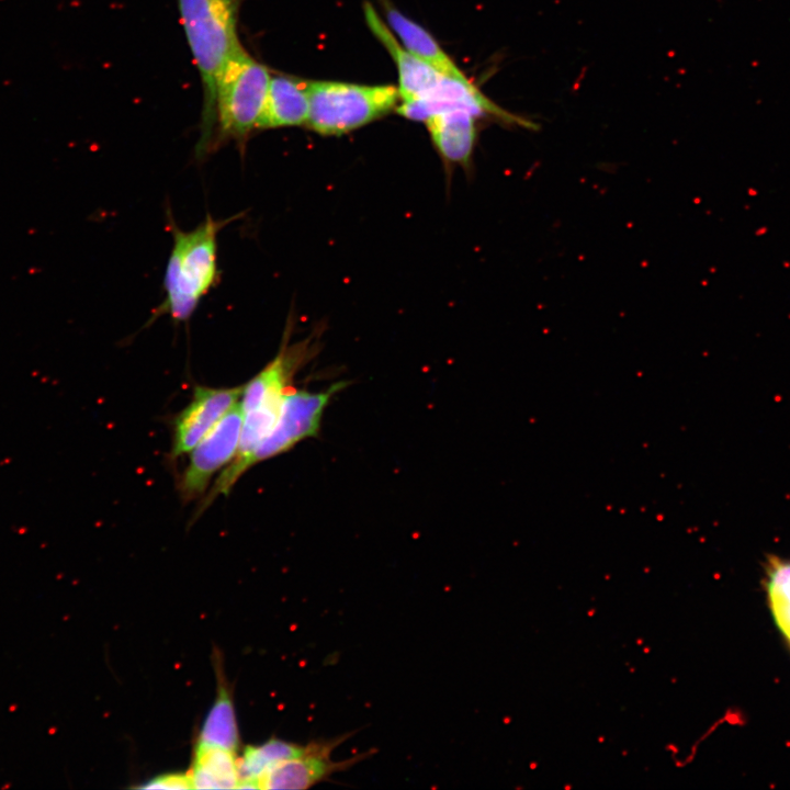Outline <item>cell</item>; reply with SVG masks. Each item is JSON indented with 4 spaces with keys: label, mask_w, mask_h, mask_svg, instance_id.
<instances>
[{
    "label": "cell",
    "mask_w": 790,
    "mask_h": 790,
    "mask_svg": "<svg viewBox=\"0 0 790 790\" xmlns=\"http://www.w3.org/2000/svg\"><path fill=\"white\" fill-rule=\"evenodd\" d=\"M369 30L392 57L398 75L399 101L421 99L431 93L447 75L407 50L370 2L363 5Z\"/></svg>",
    "instance_id": "ba28073f"
},
{
    "label": "cell",
    "mask_w": 790,
    "mask_h": 790,
    "mask_svg": "<svg viewBox=\"0 0 790 790\" xmlns=\"http://www.w3.org/2000/svg\"><path fill=\"white\" fill-rule=\"evenodd\" d=\"M766 573L774 619L790 643V561L770 555L767 558Z\"/></svg>",
    "instance_id": "e0dca14e"
},
{
    "label": "cell",
    "mask_w": 790,
    "mask_h": 790,
    "mask_svg": "<svg viewBox=\"0 0 790 790\" xmlns=\"http://www.w3.org/2000/svg\"><path fill=\"white\" fill-rule=\"evenodd\" d=\"M189 777L194 789L237 788L239 775L235 752L196 744Z\"/></svg>",
    "instance_id": "9a60e30c"
},
{
    "label": "cell",
    "mask_w": 790,
    "mask_h": 790,
    "mask_svg": "<svg viewBox=\"0 0 790 790\" xmlns=\"http://www.w3.org/2000/svg\"><path fill=\"white\" fill-rule=\"evenodd\" d=\"M244 0H178L180 19L202 82V111L196 158L213 151L215 101L219 78L229 60L244 49L238 16Z\"/></svg>",
    "instance_id": "6da1fadb"
},
{
    "label": "cell",
    "mask_w": 790,
    "mask_h": 790,
    "mask_svg": "<svg viewBox=\"0 0 790 790\" xmlns=\"http://www.w3.org/2000/svg\"><path fill=\"white\" fill-rule=\"evenodd\" d=\"M219 666L217 670V696L211 707L199 735L198 744L235 752L239 744L235 709Z\"/></svg>",
    "instance_id": "2e32d148"
},
{
    "label": "cell",
    "mask_w": 790,
    "mask_h": 790,
    "mask_svg": "<svg viewBox=\"0 0 790 790\" xmlns=\"http://www.w3.org/2000/svg\"><path fill=\"white\" fill-rule=\"evenodd\" d=\"M381 2L387 25L407 50L447 76L467 79L430 32L386 0Z\"/></svg>",
    "instance_id": "4fadbf2b"
},
{
    "label": "cell",
    "mask_w": 790,
    "mask_h": 790,
    "mask_svg": "<svg viewBox=\"0 0 790 790\" xmlns=\"http://www.w3.org/2000/svg\"><path fill=\"white\" fill-rule=\"evenodd\" d=\"M349 384L340 381L321 392L290 387L274 427L250 456L248 467L291 450L304 439L317 437L331 397Z\"/></svg>",
    "instance_id": "5b68a950"
},
{
    "label": "cell",
    "mask_w": 790,
    "mask_h": 790,
    "mask_svg": "<svg viewBox=\"0 0 790 790\" xmlns=\"http://www.w3.org/2000/svg\"><path fill=\"white\" fill-rule=\"evenodd\" d=\"M308 95L306 126L324 136L358 129L395 110L399 102L395 86L335 80H308Z\"/></svg>",
    "instance_id": "277c9868"
},
{
    "label": "cell",
    "mask_w": 790,
    "mask_h": 790,
    "mask_svg": "<svg viewBox=\"0 0 790 790\" xmlns=\"http://www.w3.org/2000/svg\"><path fill=\"white\" fill-rule=\"evenodd\" d=\"M314 347L309 338L290 343L285 332L276 356L245 385L240 399L244 413L282 403L290 382L311 359Z\"/></svg>",
    "instance_id": "9c48e42d"
},
{
    "label": "cell",
    "mask_w": 790,
    "mask_h": 790,
    "mask_svg": "<svg viewBox=\"0 0 790 790\" xmlns=\"http://www.w3.org/2000/svg\"><path fill=\"white\" fill-rule=\"evenodd\" d=\"M308 112V80L271 75L259 129L306 125Z\"/></svg>",
    "instance_id": "7c38bea8"
},
{
    "label": "cell",
    "mask_w": 790,
    "mask_h": 790,
    "mask_svg": "<svg viewBox=\"0 0 790 790\" xmlns=\"http://www.w3.org/2000/svg\"><path fill=\"white\" fill-rule=\"evenodd\" d=\"M477 119L471 111L454 109L425 122L435 148L445 162L460 166L470 162L476 143Z\"/></svg>",
    "instance_id": "8fae6325"
},
{
    "label": "cell",
    "mask_w": 790,
    "mask_h": 790,
    "mask_svg": "<svg viewBox=\"0 0 790 790\" xmlns=\"http://www.w3.org/2000/svg\"><path fill=\"white\" fill-rule=\"evenodd\" d=\"M139 789H192L191 780L189 777V774H179V772H171V774H163L160 776H157L148 781H146L144 785H140L138 787Z\"/></svg>",
    "instance_id": "ac0fdd59"
},
{
    "label": "cell",
    "mask_w": 790,
    "mask_h": 790,
    "mask_svg": "<svg viewBox=\"0 0 790 790\" xmlns=\"http://www.w3.org/2000/svg\"><path fill=\"white\" fill-rule=\"evenodd\" d=\"M207 214L194 228L171 225L172 248L163 276L165 297L155 317L167 314L176 323L187 321L202 298L218 283V234L233 218Z\"/></svg>",
    "instance_id": "7a4b0ae2"
},
{
    "label": "cell",
    "mask_w": 790,
    "mask_h": 790,
    "mask_svg": "<svg viewBox=\"0 0 790 790\" xmlns=\"http://www.w3.org/2000/svg\"><path fill=\"white\" fill-rule=\"evenodd\" d=\"M270 78L269 68L245 48L229 60L217 84L213 151L232 140L242 148L259 131Z\"/></svg>",
    "instance_id": "3957f363"
},
{
    "label": "cell",
    "mask_w": 790,
    "mask_h": 790,
    "mask_svg": "<svg viewBox=\"0 0 790 790\" xmlns=\"http://www.w3.org/2000/svg\"><path fill=\"white\" fill-rule=\"evenodd\" d=\"M241 402L236 403L217 425L193 448L180 476L178 489L185 503L200 498L212 476L234 459L242 428Z\"/></svg>",
    "instance_id": "8992f818"
},
{
    "label": "cell",
    "mask_w": 790,
    "mask_h": 790,
    "mask_svg": "<svg viewBox=\"0 0 790 790\" xmlns=\"http://www.w3.org/2000/svg\"><path fill=\"white\" fill-rule=\"evenodd\" d=\"M350 735L349 733L327 740L326 744L315 752L271 767L258 779V789H307L370 756L368 752L345 760L330 758L331 752Z\"/></svg>",
    "instance_id": "30bf717a"
},
{
    "label": "cell",
    "mask_w": 790,
    "mask_h": 790,
    "mask_svg": "<svg viewBox=\"0 0 790 790\" xmlns=\"http://www.w3.org/2000/svg\"><path fill=\"white\" fill-rule=\"evenodd\" d=\"M325 741H315L307 745H298L278 738H270L258 746H248L237 759L239 789H258V779L271 767L293 758H297L321 748Z\"/></svg>",
    "instance_id": "5bb4252c"
},
{
    "label": "cell",
    "mask_w": 790,
    "mask_h": 790,
    "mask_svg": "<svg viewBox=\"0 0 790 790\" xmlns=\"http://www.w3.org/2000/svg\"><path fill=\"white\" fill-rule=\"evenodd\" d=\"M242 392L241 386L232 388L196 386L190 403L174 418L171 458L176 459L192 451L241 399Z\"/></svg>",
    "instance_id": "52a82bcc"
}]
</instances>
